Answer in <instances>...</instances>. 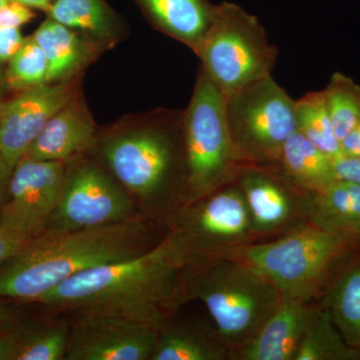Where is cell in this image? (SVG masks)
Returning a JSON list of instances; mask_svg holds the SVG:
<instances>
[{"instance_id":"cell-1","label":"cell","mask_w":360,"mask_h":360,"mask_svg":"<svg viewBox=\"0 0 360 360\" xmlns=\"http://www.w3.org/2000/svg\"><path fill=\"white\" fill-rule=\"evenodd\" d=\"M184 269L165 236L141 255L71 277L37 303L56 314L113 315L160 330L186 302Z\"/></svg>"},{"instance_id":"cell-2","label":"cell","mask_w":360,"mask_h":360,"mask_svg":"<svg viewBox=\"0 0 360 360\" xmlns=\"http://www.w3.org/2000/svg\"><path fill=\"white\" fill-rule=\"evenodd\" d=\"M160 240L153 220L142 214L106 226L44 232L0 266V298L37 302L71 277L141 255Z\"/></svg>"},{"instance_id":"cell-3","label":"cell","mask_w":360,"mask_h":360,"mask_svg":"<svg viewBox=\"0 0 360 360\" xmlns=\"http://www.w3.org/2000/svg\"><path fill=\"white\" fill-rule=\"evenodd\" d=\"M182 120L184 115L176 122L160 120L117 132L98 146L106 170L127 189L139 212L153 221L181 203Z\"/></svg>"},{"instance_id":"cell-4","label":"cell","mask_w":360,"mask_h":360,"mask_svg":"<svg viewBox=\"0 0 360 360\" xmlns=\"http://www.w3.org/2000/svg\"><path fill=\"white\" fill-rule=\"evenodd\" d=\"M184 283L186 300L205 305L231 356L257 335L281 300L274 284L229 257L184 266Z\"/></svg>"},{"instance_id":"cell-5","label":"cell","mask_w":360,"mask_h":360,"mask_svg":"<svg viewBox=\"0 0 360 360\" xmlns=\"http://www.w3.org/2000/svg\"><path fill=\"white\" fill-rule=\"evenodd\" d=\"M355 243L309 222L283 238L248 243L224 257L248 265L274 284L281 297L311 302L328 288L336 267Z\"/></svg>"},{"instance_id":"cell-6","label":"cell","mask_w":360,"mask_h":360,"mask_svg":"<svg viewBox=\"0 0 360 360\" xmlns=\"http://www.w3.org/2000/svg\"><path fill=\"white\" fill-rule=\"evenodd\" d=\"M184 181L181 206L236 181L243 165L227 129L224 96L200 70L182 120Z\"/></svg>"},{"instance_id":"cell-7","label":"cell","mask_w":360,"mask_h":360,"mask_svg":"<svg viewBox=\"0 0 360 360\" xmlns=\"http://www.w3.org/2000/svg\"><path fill=\"white\" fill-rule=\"evenodd\" d=\"M194 52L224 96L272 75L278 56L257 16L229 1L217 6L212 25Z\"/></svg>"},{"instance_id":"cell-8","label":"cell","mask_w":360,"mask_h":360,"mask_svg":"<svg viewBox=\"0 0 360 360\" xmlns=\"http://www.w3.org/2000/svg\"><path fill=\"white\" fill-rule=\"evenodd\" d=\"M227 129L243 167H276L296 130L295 101L272 75L224 96Z\"/></svg>"},{"instance_id":"cell-9","label":"cell","mask_w":360,"mask_h":360,"mask_svg":"<svg viewBox=\"0 0 360 360\" xmlns=\"http://www.w3.org/2000/svg\"><path fill=\"white\" fill-rule=\"evenodd\" d=\"M167 234L184 266L224 257L255 236L245 198L234 182L172 215Z\"/></svg>"},{"instance_id":"cell-10","label":"cell","mask_w":360,"mask_h":360,"mask_svg":"<svg viewBox=\"0 0 360 360\" xmlns=\"http://www.w3.org/2000/svg\"><path fill=\"white\" fill-rule=\"evenodd\" d=\"M139 215L134 198L108 170L80 158L66 163L58 203L44 232L106 226Z\"/></svg>"},{"instance_id":"cell-11","label":"cell","mask_w":360,"mask_h":360,"mask_svg":"<svg viewBox=\"0 0 360 360\" xmlns=\"http://www.w3.org/2000/svg\"><path fill=\"white\" fill-rule=\"evenodd\" d=\"M65 168V162L23 156L0 205V227L25 241L41 236L58 203Z\"/></svg>"},{"instance_id":"cell-12","label":"cell","mask_w":360,"mask_h":360,"mask_svg":"<svg viewBox=\"0 0 360 360\" xmlns=\"http://www.w3.org/2000/svg\"><path fill=\"white\" fill-rule=\"evenodd\" d=\"M65 360H150L158 330L113 315L72 314Z\"/></svg>"},{"instance_id":"cell-13","label":"cell","mask_w":360,"mask_h":360,"mask_svg":"<svg viewBox=\"0 0 360 360\" xmlns=\"http://www.w3.org/2000/svg\"><path fill=\"white\" fill-rule=\"evenodd\" d=\"M70 84H44L0 103V153L14 167L49 120L72 101Z\"/></svg>"},{"instance_id":"cell-14","label":"cell","mask_w":360,"mask_h":360,"mask_svg":"<svg viewBox=\"0 0 360 360\" xmlns=\"http://www.w3.org/2000/svg\"><path fill=\"white\" fill-rule=\"evenodd\" d=\"M245 198L255 234L281 231L302 213L307 193L296 188L276 167L241 168L236 179Z\"/></svg>"},{"instance_id":"cell-15","label":"cell","mask_w":360,"mask_h":360,"mask_svg":"<svg viewBox=\"0 0 360 360\" xmlns=\"http://www.w3.org/2000/svg\"><path fill=\"white\" fill-rule=\"evenodd\" d=\"M314 310L311 302L281 297L257 335L231 356L239 360H295Z\"/></svg>"},{"instance_id":"cell-16","label":"cell","mask_w":360,"mask_h":360,"mask_svg":"<svg viewBox=\"0 0 360 360\" xmlns=\"http://www.w3.org/2000/svg\"><path fill=\"white\" fill-rule=\"evenodd\" d=\"M96 143V125L82 106L71 101L52 116L25 156L68 163L82 158Z\"/></svg>"},{"instance_id":"cell-17","label":"cell","mask_w":360,"mask_h":360,"mask_svg":"<svg viewBox=\"0 0 360 360\" xmlns=\"http://www.w3.org/2000/svg\"><path fill=\"white\" fill-rule=\"evenodd\" d=\"M309 224L349 240H360V186L336 179L321 191L307 193Z\"/></svg>"},{"instance_id":"cell-18","label":"cell","mask_w":360,"mask_h":360,"mask_svg":"<svg viewBox=\"0 0 360 360\" xmlns=\"http://www.w3.org/2000/svg\"><path fill=\"white\" fill-rule=\"evenodd\" d=\"M153 25L182 44L198 49L212 25L217 6L210 0H137Z\"/></svg>"},{"instance_id":"cell-19","label":"cell","mask_w":360,"mask_h":360,"mask_svg":"<svg viewBox=\"0 0 360 360\" xmlns=\"http://www.w3.org/2000/svg\"><path fill=\"white\" fill-rule=\"evenodd\" d=\"M296 188L314 193L338 179L335 161L297 130L284 144L276 167Z\"/></svg>"},{"instance_id":"cell-20","label":"cell","mask_w":360,"mask_h":360,"mask_svg":"<svg viewBox=\"0 0 360 360\" xmlns=\"http://www.w3.org/2000/svg\"><path fill=\"white\" fill-rule=\"evenodd\" d=\"M229 356L231 350L217 331L207 333L172 317L158 330L150 360H224Z\"/></svg>"},{"instance_id":"cell-21","label":"cell","mask_w":360,"mask_h":360,"mask_svg":"<svg viewBox=\"0 0 360 360\" xmlns=\"http://www.w3.org/2000/svg\"><path fill=\"white\" fill-rule=\"evenodd\" d=\"M321 305L328 310L345 343L360 350V255L345 265L326 288Z\"/></svg>"},{"instance_id":"cell-22","label":"cell","mask_w":360,"mask_h":360,"mask_svg":"<svg viewBox=\"0 0 360 360\" xmlns=\"http://www.w3.org/2000/svg\"><path fill=\"white\" fill-rule=\"evenodd\" d=\"M32 37L47 59L49 84L70 77L86 59L87 49L84 42L70 28L56 21H44Z\"/></svg>"},{"instance_id":"cell-23","label":"cell","mask_w":360,"mask_h":360,"mask_svg":"<svg viewBox=\"0 0 360 360\" xmlns=\"http://www.w3.org/2000/svg\"><path fill=\"white\" fill-rule=\"evenodd\" d=\"M359 352L348 347L328 310L319 304L303 336L295 360H355Z\"/></svg>"},{"instance_id":"cell-24","label":"cell","mask_w":360,"mask_h":360,"mask_svg":"<svg viewBox=\"0 0 360 360\" xmlns=\"http://www.w3.org/2000/svg\"><path fill=\"white\" fill-rule=\"evenodd\" d=\"M51 314L53 317L51 319L18 326L20 343L18 360H65L70 321Z\"/></svg>"},{"instance_id":"cell-25","label":"cell","mask_w":360,"mask_h":360,"mask_svg":"<svg viewBox=\"0 0 360 360\" xmlns=\"http://www.w3.org/2000/svg\"><path fill=\"white\" fill-rule=\"evenodd\" d=\"M296 129L333 161L342 158L322 90L311 91L295 101Z\"/></svg>"},{"instance_id":"cell-26","label":"cell","mask_w":360,"mask_h":360,"mask_svg":"<svg viewBox=\"0 0 360 360\" xmlns=\"http://www.w3.org/2000/svg\"><path fill=\"white\" fill-rule=\"evenodd\" d=\"M51 20L98 39H110L115 25L103 0H56L49 7Z\"/></svg>"},{"instance_id":"cell-27","label":"cell","mask_w":360,"mask_h":360,"mask_svg":"<svg viewBox=\"0 0 360 360\" xmlns=\"http://www.w3.org/2000/svg\"><path fill=\"white\" fill-rule=\"evenodd\" d=\"M322 92L336 137L341 141L360 123V86L352 78L336 72Z\"/></svg>"},{"instance_id":"cell-28","label":"cell","mask_w":360,"mask_h":360,"mask_svg":"<svg viewBox=\"0 0 360 360\" xmlns=\"http://www.w3.org/2000/svg\"><path fill=\"white\" fill-rule=\"evenodd\" d=\"M7 63L6 77L9 89L20 92L49 84L47 59L32 37L25 39L20 49Z\"/></svg>"},{"instance_id":"cell-29","label":"cell","mask_w":360,"mask_h":360,"mask_svg":"<svg viewBox=\"0 0 360 360\" xmlns=\"http://www.w3.org/2000/svg\"><path fill=\"white\" fill-rule=\"evenodd\" d=\"M33 16L30 7L11 0L0 7V28H20L32 20Z\"/></svg>"},{"instance_id":"cell-30","label":"cell","mask_w":360,"mask_h":360,"mask_svg":"<svg viewBox=\"0 0 360 360\" xmlns=\"http://www.w3.org/2000/svg\"><path fill=\"white\" fill-rule=\"evenodd\" d=\"M25 39L20 28H0V65L11 60Z\"/></svg>"},{"instance_id":"cell-31","label":"cell","mask_w":360,"mask_h":360,"mask_svg":"<svg viewBox=\"0 0 360 360\" xmlns=\"http://www.w3.org/2000/svg\"><path fill=\"white\" fill-rule=\"evenodd\" d=\"M30 241L23 240L6 229L0 227V266L20 252Z\"/></svg>"},{"instance_id":"cell-32","label":"cell","mask_w":360,"mask_h":360,"mask_svg":"<svg viewBox=\"0 0 360 360\" xmlns=\"http://www.w3.org/2000/svg\"><path fill=\"white\" fill-rule=\"evenodd\" d=\"M20 333L18 326L0 335V360H18Z\"/></svg>"},{"instance_id":"cell-33","label":"cell","mask_w":360,"mask_h":360,"mask_svg":"<svg viewBox=\"0 0 360 360\" xmlns=\"http://www.w3.org/2000/svg\"><path fill=\"white\" fill-rule=\"evenodd\" d=\"M338 179L360 186V158H341L335 161Z\"/></svg>"},{"instance_id":"cell-34","label":"cell","mask_w":360,"mask_h":360,"mask_svg":"<svg viewBox=\"0 0 360 360\" xmlns=\"http://www.w3.org/2000/svg\"><path fill=\"white\" fill-rule=\"evenodd\" d=\"M342 158H360V123L340 141Z\"/></svg>"},{"instance_id":"cell-35","label":"cell","mask_w":360,"mask_h":360,"mask_svg":"<svg viewBox=\"0 0 360 360\" xmlns=\"http://www.w3.org/2000/svg\"><path fill=\"white\" fill-rule=\"evenodd\" d=\"M13 169V168L7 163L6 158L0 153V205L6 196Z\"/></svg>"},{"instance_id":"cell-36","label":"cell","mask_w":360,"mask_h":360,"mask_svg":"<svg viewBox=\"0 0 360 360\" xmlns=\"http://www.w3.org/2000/svg\"><path fill=\"white\" fill-rule=\"evenodd\" d=\"M14 314L13 310L0 302V335L13 328Z\"/></svg>"},{"instance_id":"cell-37","label":"cell","mask_w":360,"mask_h":360,"mask_svg":"<svg viewBox=\"0 0 360 360\" xmlns=\"http://www.w3.org/2000/svg\"><path fill=\"white\" fill-rule=\"evenodd\" d=\"M11 1L20 2L30 8H41L46 11L51 4V0H11Z\"/></svg>"},{"instance_id":"cell-38","label":"cell","mask_w":360,"mask_h":360,"mask_svg":"<svg viewBox=\"0 0 360 360\" xmlns=\"http://www.w3.org/2000/svg\"><path fill=\"white\" fill-rule=\"evenodd\" d=\"M7 89H9L6 82V71L2 70V68H0V103L4 101V94Z\"/></svg>"},{"instance_id":"cell-39","label":"cell","mask_w":360,"mask_h":360,"mask_svg":"<svg viewBox=\"0 0 360 360\" xmlns=\"http://www.w3.org/2000/svg\"><path fill=\"white\" fill-rule=\"evenodd\" d=\"M11 0H0V7L6 6Z\"/></svg>"},{"instance_id":"cell-40","label":"cell","mask_w":360,"mask_h":360,"mask_svg":"<svg viewBox=\"0 0 360 360\" xmlns=\"http://www.w3.org/2000/svg\"><path fill=\"white\" fill-rule=\"evenodd\" d=\"M359 359H360V350L359 352Z\"/></svg>"}]
</instances>
